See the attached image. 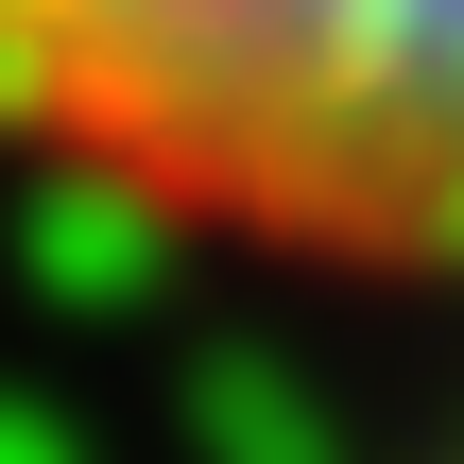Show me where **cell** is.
<instances>
[{
  "label": "cell",
  "instance_id": "cell-2",
  "mask_svg": "<svg viewBox=\"0 0 464 464\" xmlns=\"http://www.w3.org/2000/svg\"><path fill=\"white\" fill-rule=\"evenodd\" d=\"M448 464H464V448H448Z\"/></svg>",
  "mask_w": 464,
  "mask_h": 464
},
{
  "label": "cell",
  "instance_id": "cell-1",
  "mask_svg": "<svg viewBox=\"0 0 464 464\" xmlns=\"http://www.w3.org/2000/svg\"><path fill=\"white\" fill-rule=\"evenodd\" d=\"M0 155L224 258L464 293V0H0Z\"/></svg>",
  "mask_w": 464,
  "mask_h": 464
}]
</instances>
